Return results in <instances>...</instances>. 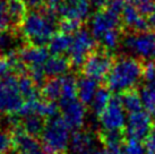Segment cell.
Masks as SVG:
<instances>
[{"mask_svg":"<svg viewBox=\"0 0 155 154\" xmlns=\"http://www.w3.org/2000/svg\"><path fill=\"white\" fill-rule=\"evenodd\" d=\"M96 48V41L92 33L86 28H81L73 35V42L68 50V59L71 66L82 68L87 57Z\"/></svg>","mask_w":155,"mask_h":154,"instance_id":"obj_7","label":"cell"},{"mask_svg":"<svg viewBox=\"0 0 155 154\" xmlns=\"http://www.w3.org/2000/svg\"><path fill=\"white\" fill-rule=\"evenodd\" d=\"M81 154H91V153H81Z\"/></svg>","mask_w":155,"mask_h":154,"instance_id":"obj_40","label":"cell"},{"mask_svg":"<svg viewBox=\"0 0 155 154\" xmlns=\"http://www.w3.org/2000/svg\"><path fill=\"white\" fill-rule=\"evenodd\" d=\"M10 25H12V22L9 17L8 9H7V1L0 0V33L7 32Z\"/></svg>","mask_w":155,"mask_h":154,"instance_id":"obj_32","label":"cell"},{"mask_svg":"<svg viewBox=\"0 0 155 154\" xmlns=\"http://www.w3.org/2000/svg\"><path fill=\"white\" fill-rule=\"evenodd\" d=\"M121 23L125 27L131 30V32H147L151 28L148 21L140 15L130 0L126 1L124 10L121 13Z\"/></svg>","mask_w":155,"mask_h":154,"instance_id":"obj_13","label":"cell"},{"mask_svg":"<svg viewBox=\"0 0 155 154\" xmlns=\"http://www.w3.org/2000/svg\"><path fill=\"white\" fill-rule=\"evenodd\" d=\"M153 126L152 116L147 111H138L130 113L127 118L125 133L129 139L144 142L150 135Z\"/></svg>","mask_w":155,"mask_h":154,"instance_id":"obj_9","label":"cell"},{"mask_svg":"<svg viewBox=\"0 0 155 154\" xmlns=\"http://www.w3.org/2000/svg\"><path fill=\"white\" fill-rule=\"evenodd\" d=\"M143 79L146 82V84L155 82V61L143 62Z\"/></svg>","mask_w":155,"mask_h":154,"instance_id":"obj_34","label":"cell"},{"mask_svg":"<svg viewBox=\"0 0 155 154\" xmlns=\"http://www.w3.org/2000/svg\"><path fill=\"white\" fill-rule=\"evenodd\" d=\"M111 1L112 0H91V6L96 9V12H101V10L107 9Z\"/></svg>","mask_w":155,"mask_h":154,"instance_id":"obj_36","label":"cell"},{"mask_svg":"<svg viewBox=\"0 0 155 154\" xmlns=\"http://www.w3.org/2000/svg\"><path fill=\"white\" fill-rule=\"evenodd\" d=\"M60 109L62 112V119L65 120L70 130H81L86 119V108L79 100L74 99L68 101H61Z\"/></svg>","mask_w":155,"mask_h":154,"instance_id":"obj_10","label":"cell"},{"mask_svg":"<svg viewBox=\"0 0 155 154\" xmlns=\"http://www.w3.org/2000/svg\"><path fill=\"white\" fill-rule=\"evenodd\" d=\"M122 154H145V145L143 142L136 141V139H127L122 146Z\"/></svg>","mask_w":155,"mask_h":154,"instance_id":"obj_30","label":"cell"},{"mask_svg":"<svg viewBox=\"0 0 155 154\" xmlns=\"http://www.w3.org/2000/svg\"><path fill=\"white\" fill-rule=\"evenodd\" d=\"M94 135L87 130H77L75 132L70 139V149L77 154L91 153L95 149Z\"/></svg>","mask_w":155,"mask_h":154,"instance_id":"obj_16","label":"cell"},{"mask_svg":"<svg viewBox=\"0 0 155 154\" xmlns=\"http://www.w3.org/2000/svg\"><path fill=\"white\" fill-rule=\"evenodd\" d=\"M42 95L47 101H51V102H56L58 100H61L60 77L49 78L47 82H44L43 89H42Z\"/></svg>","mask_w":155,"mask_h":154,"instance_id":"obj_25","label":"cell"},{"mask_svg":"<svg viewBox=\"0 0 155 154\" xmlns=\"http://www.w3.org/2000/svg\"><path fill=\"white\" fill-rule=\"evenodd\" d=\"M71 42H73V35L64 32H58L53 35L51 41L49 42L48 50L50 53H52V56H62V53L68 52Z\"/></svg>","mask_w":155,"mask_h":154,"instance_id":"obj_19","label":"cell"},{"mask_svg":"<svg viewBox=\"0 0 155 154\" xmlns=\"http://www.w3.org/2000/svg\"><path fill=\"white\" fill-rule=\"evenodd\" d=\"M70 139V128L62 117L56 116L45 121L41 134V146L44 154H66Z\"/></svg>","mask_w":155,"mask_h":154,"instance_id":"obj_3","label":"cell"},{"mask_svg":"<svg viewBox=\"0 0 155 154\" xmlns=\"http://www.w3.org/2000/svg\"><path fill=\"white\" fill-rule=\"evenodd\" d=\"M18 83H19L21 93L25 101L39 99V91L36 89V84L32 81V78L28 75L27 76L26 75L18 76Z\"/></svg>","mask_w":155,"mask_h":154,"instance_id":"obj_27","label":"cell"},{"mask_svg":"<svg viewBox=\"0 0 155 154\" xmlns=\"http://www.w3.org/2000/svg\"><path fill=\"white\" fill-rule=\"evenodd\" d=\"M44 125H45V121L42 117L28 116V117L21 118L19 128L22 129L23 132H25L26 134L36 138L38 136H41V134L44 129Z\"/></svg>","mask_w":155,"mask_h":154,"instance_id":"obj_20","label":"cell"},{"mask_svg":"<svg viewBox=\"0 0 155 154\" xmlns=\"http://www.w3.org/2000/svg\"><path fill=\"white\" fill-rule=\"evenodd\" d=\"M139 94L142 98L143 107L152 117H155V82L143 86Z\"/></svg>","mask_w":155,"mask_h":154,"instance_id":"obj_26","label":"cell"},{"mask_svg":"<svg viewBox=\"0 0 155 154\" xmlns=\"http://www.w3.org/2000/svg\"><path fill=\"white\" fill-rule=\"evenodd\" d=\"M14 144L18 154H44L42 146L36 138L26 134L21 128L15 129Z\"/></svg>","mask_w":155,"mask_h":154,"instance_id":"obj_15","label":"cell"},{"mask_svg":"<svg viewBox=\"0 0 155 154\" xmlns=\"http://www.w3.org/2000/svg\"><path fill=\"white\" fill-rule=\"evenodd\" d=\"M145 150L146 154H155V124H153L150 135L145 139Z\"/></svg>","mask_w":155,"mask_h":154,"instance_id":"obj_35","label":"cell"},{"mask_svg":"<svg viewBox=\"0 0 155 154\" xmlns=\"http://www.w3.org/2000/svg\"><path fill=\"white\" fill-rule=\"evenodd\" d=\"M122 25L121 16L108 9L96 12L91 19V33L95 40H100L107 32L117 30Z\"/></svg>","mask_w":155,"mask_h":154,"instance_id":"obj_11","label":"cell"},{"mask_svg":"<svg viewBox=\"0 0 155 154\" xmlns=\"http://www.w3.org/2000/svg\"><path fill=\"white\" fill-rule=\"evenodd\" d=\"M99 82L83 76L77 81V98L83 104H91L99 90Z\"/></svg>","mask_w":155,"mask_h":154,"instance_id":"obj_18","label":"cell"},{"mask_svg":"<svg viewBox=\"0 0 155 154\" xmlns=\"http://www.w3.org/2000/svg\"><path fill=\"white\" fill-rule=\"evenodd\" d=\"M26 4L24 0H7V9H8L9 17L12 25L14 27L22 25L24 18L27 15Z\"/></svg>","mask_w":155,"mask_h":154,"instance_id":"obj_21","label":"cell"},{"mask_svg":"<svg viewBox=\"0 0 155 154\" xmlns=\"http://www.w3.org/2000/svg\"><path fill=\"white\" fill-rule=\"evenodd\" d=\"M143 78V62L133 57H120L114 60L113 66L105 78L107 87L114 93H124L134 90Z\"/></svg>","mask_w":155,"mask_h":154,"instance_id":"obj_2","label":"cell"},{"mask_svg":"<svg viewBox=\"0 0 155 154\" xmlns=\"http://www.w3.org/2000/svg\"><path fill=\"white\" fill-rule=\"evenodd\" d=\"M18 58L24 66L28 69L44 68V65L49 59V50L44 47L27 45L18 52Z\"/></svg>","mask_w":155,"mask_h":154,"instance_id":"obj_14","label":"cell"},{"mask_svg":"<svg viewBox=\"0 0 155 154\" xmlns=\"http://www.w3.org/2000/svg\"><path fill=\"white\" fill-rule=\"evenodd\" d=\"M111 99V91L109 90L108 87H100L97 92H96V94H95L92 103H91L93 113L95 116L100 117L101 113L105 110V108L108 107V104L110 103Z\"/></svg>","mask_w":155,"mask_h":154,"instance_id":"obj_23","label":"cell"},{"mask_svg":"<svg viewBox=\"0 0 155 154\" xmlns=\"http://www.w3.org/2000/svg\"><path fill=\"white\" fill-rule=\"evenodd\" d=\"M114 62V58L111 52L103 48H96L87 57L82 66L83 76L92 78L96 82L105 81Z\"/></svg>","mask_w":155,"mask_h":154,"instance_id":"obj_6","label":"cell"},{"mask_svg":"<svg viewBox=\"0 0 155 154\" xmlns=\"http://www.w3.org/2000/svg\"><path fill=\"white\" fill-rule=\"evenodd\" d=\"M71 64L68 58L64 56H52L49 57L44 65V73L49 78H58L67 75Z\"/></svg>","mask_w":155,"mask_h":154,"instance_id":"obj_17","label":"cell"},{"mask_svg":"<svg viewBox=\"0 0 155 154\" xmlns=\"http://www.w3.org/2000/svg\"><path fill=\"white\" fill-rule=\"evenodd\" d=\"M121 44L130 57L142 62L155 61V32H129L121 38Z\"/></svg>","mask_w":155,"mask_h":154,"instance_id":"obj_4","label":"cell"},{"mask_svg":"<svg viewBox=\"0 0 155 154\" xmlns=\"http://www.w3.org/2000/svg\"><path fill=\"white\" fill-rule=\"evenodd\" d=\"M91 0H61L57 7V13L62 19L86 21L91 13Z\"/></svg>","mask_w":155,"mask_h":154,"instance_id":"obj_12","label":"cell"},{"mask_svg":"<svg viewBox=\"0 0 155 154\" xmlns=\"http://www.w3.org/2000/svg\"><path fill=\"white\" fill-rule=\"evenodd\" d=\"M143 16H150L155 9V0H130Z\"/></svg>","mask_w":155,"mask_h":154,"instance_id":"obj_31","label":"cell"},{"mask_svg":"<svg viewBox=\"0 0 155 154\" xmlns=\"http://www.w3.org/2000/svg\"><path fill=\"white\" fill-rule=\"evenodd\" d=\"M57 15L56 9L48 6L41 10H32L27 13L21 25V30L28 45L44 47L49 44L56 34Z\"/></svg>","mask_w":155,"mask_h":154,"instance_id":"obj_1","label":"cell"},{"mask_svg":"<svg viewBox=\"0 0 155 154\" xmlns=\"http://www.w3.org/2000/svg\"><path fill=\"white\" fill-rule=\"evenodd\" d=\"M99 121L103 130L125 132L127 124L126 111L122 107L119 95L112 96L108 107L99 117Z\"/></svg>","mask_w":155,"mask_h":154,"instance_id":"obj_8","label":"cell"},{"mask_svg":"<svg viewBox=\"0 0 155 154\" xmlns=\"http://www.w3.org/2000/svg\"><path fill=\"white\" fill-rule=\"evenodd\" d=\"M101 44H102V48L108 50V51H112L117 49V47L119 45V43L121 41V32L119 28L117 30H112L107 32L105 34L102 36V38L99 40Z\"/></svg>","mask_w":155,"mask_h":154,"instance_id":"obj_28","label":"cell"},{"mask_svg":"<svg viewBox=\"0 0 155 154\" xmlns=\"http://www.w3.org/2000/svg\"><path fill=\"white\" fill-rule=\"evenodd\" d=\"M119 96H120L121 103H122V107L125 109V111L128 112L129 115L138 111H142V98H140L139 92L136 91V89L124 92Z\"/></svg>","mask_w":155,"mask_h":154,"instance_id":"obj_22","label":"cell"},{"mask_svg":"<svg viewBox=\"0 0 155 154\" xmlns=\"http://www.w3.org/2000/svg\"><path fill=\"white\" fill-rule=\"evenodd\" d=\"M14 147V135L6 128H0V154H9Z\"/></svg>","mask_w":155,"mask_h":154,"instance_id":"obj_29","label":"cell"},{"mask_svg":"<svg viewBox=\"0 0 155 154\" xmlns=\"http://www.w3.org/2000/svg\"><path fill=\"white\" fill-rule=\"evenodd\" d=\"M77 78L67 74L65 76L60 77L61 82V101H68L77 98Z\"/></svg>","mask_w":155,"mask_h":154,"instance_id":"obj_24","label":"cell"},{"mask_svg":"<svg viewBox=\"0 0 155 154\" xmlns=\"http://www.w3.org/2000/svg\"><path fill=\"white\" fill-rule=\"evenodd\" d=\"M24 102L16 74L0 78V113H18Z\"/></svg>","mask_w":155,"mask_h":154,"instance_id":"obj_5","label":"cell"},{"mask_svg":"<svg viewBox=\"0 0 155 154\" xmlns=\"http://www.w3.org/2000/svg\"><path fill=\"white\" fill-rule=\"evenodd\" d=\"M44 0H24L26 6H30L32 8H39L42 6Z\"/></svg>","mask_w":155,"mask_h":154,"instance_id":"obj_37","label":"cell"},{"mask_svg":"<svg viewBox=\"0 0 155 154\" xmlns=\"http://www.w3.org/2000/svg\"><path fill=\"white\" fill-rule=\"evenodd\" d=\"M94 154H118L116 152H113V151L109 150L107 147H102V149H100V150H96L95 151Z\"/></svg>","mask_w":155,"mask_h":154,"instance_id":"obj_39","label":"cell"},{"mask_svg":"<svg viewBox=\"0 0 155 154\" xmlns=\"http://www.w3.org/2000/svg\"><path fill=\"white\" fill-rule=\"evenodd\" d=\"M147 21H148V24H150V27L151 28H153L155 32V9L154 12L148 16V18H147Z\"/></svg>","mask_w":155,"mask_h":154,"instance_id":"obj_38","label":"cell"},{"mask_svg":"<svg viewBox=\"0 0 155 154\" xmlns=\"http://www.w3.org/2000/svg\"><path fill=\"white\" fill-rule=\"evenodd\" d=\"M59 27H60V32H64V33L73 35L82 28V23L77 21L62 19L61 23L59 24Z\"/></svg>","mask_w":155,"mask_h":154,"instance_id":"obj_33","label":"cell"}]
</instances>
